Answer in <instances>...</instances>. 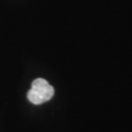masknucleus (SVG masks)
Instances as JSON below:
<instances>
[{
    "label": "nucleus",
    "instance_id": "f257e3e1",
    "mask_svg": "<svg viewBox=\"0 0 132 132\" xmlns=\"http://www.w3.org/2000/svg\"><path fill=\"white\" fill-rule=\"evenodd\" d=\"M54 96V88L47 80L37 78L33 80L31 88L28 92V99L34 105H40L47 102Z\"/></svg>",
    "mask_w": 132,
    "mask_h": 132
}]
</instances>
